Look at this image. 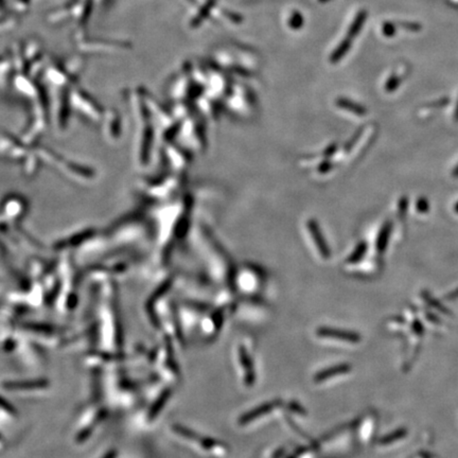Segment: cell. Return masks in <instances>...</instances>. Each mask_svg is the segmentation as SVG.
<instances>
[{
  "label": "cell",
  "mask_w": 458,
  "mask_h": 458,
  "mask_svg": "<svg viewBox=\"0 0 458 458\" xmlns=\"http://www.w3.org/2000/svg\"><path fill=\"white\" fill-rule=\"evenodd\" d=\"M317 337L324 339V341H329L332 343H339L342 345H347L349 343L358 342V336L344 332L342 330H335V329H329V328H321L317 331Z\"/></svg>",
  "instance_id": "cell-1"
},
{
  "label": "cell",
  "mask_w": 458,
  "mask_h": 458,
  "mask_svg": "<svg viewBox=\"0 0 458 458\" xmlns=\"http://www.w3.org/2000/svg\"><path fill=\"white\" fill-rule=\"evenodd\" d=\"M348 371H349L348 366H339V367L330 368L326 370L324 373L320 372V375H317L315 377V382L316 383H326V381H329L330 379H333L335 377L341 378L343 376H346Z\"/></svg>",
  "instance_id": "cell-2"
},
{
  "label": "cell",
  "mask_w": 458,
  "mask_h": 458,
  "mask_svg": "<svg viewBox=\"0 0 458 458\" xmlns=\"http://www.w3.org/2000/svg\"><path fill=\"white\" fill-rule=\"evenodd\" d=\"M309 228H310V231L313 235V239L315 240L316 244H317V247L319 248L320 252L322 253L321 256H324V257H328L329 256V250H328V247H327V244L326 242L324 241V239H322L321 235H320V231H319V228L318 226L316 225L315 222H311L309 223Z\"/></svg>",
  "instance_id": "cell-3"
}]
</instances>
